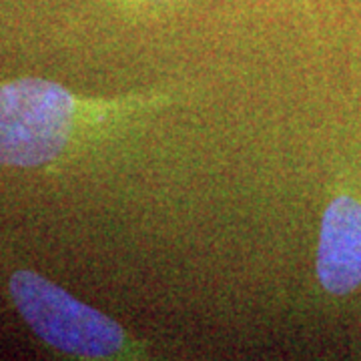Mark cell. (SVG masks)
Masks as SVG:
<instances>
[{"mask_svg": "<svg viewBox=\"0 0 361 361\" xmlns=\"http://www.w3.org/2000/svg\"><path fill=\"white\" fill-rule=\"evenodd\" d=\"M6 295L26 327L56 353L75 360H121L133 351L127 331L115 319L37 271H11Z\"/></svg>", "mask_w": 361, "mask_h": 361, "instance_id": "2", "label": "cell"}, {"mask_svg": "<svg viewBox=\"0 0 361 361\" xmlns=\"http://www.w3.org/2000/svg\"><path fill=\"white\" fill-rule=\"evenodd\" d=\"M115 109L47 78L0 82V167H49L77 151Z\"/></svg>", "mask_w": 361, "mask_h": 361, "instance_id": "1", "label": "cell"}, {"mask_svg": "<svg viewBox=\"0 0 361 361\" xmlns=\"http://www.w3.org/2000/svg\"><path fill=\"white\" fill-rule=\"evenodd\" d=\"M317 277L331 295H348L361 285V201L339 195L323 213Z\"/></svg>", "mask_w": 361, "mask_h": 361, "instance_id": "3", "label": "cell"}]
</instances>
